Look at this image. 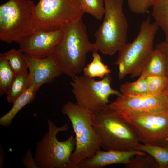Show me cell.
I'll return each mask as SVG.
<instances>
[{
  "mask_svg": "<svg viewBox=\"0 0 168 168\" xmlns=\"http://www.w3.org/2000/svg\"><path fill=\"white\" fill-rule=\"evenodd\" d=\"M62 28L63 38L52 55L63 73L72 78L82 71L87 54L97 50L89 40L82 18Z\"/></svg>",
  "mask_w": 168,
  "mask_h": 168,
  "instance_id": "6da1fadb",
  "label": "cell"
},
{
  "mask_svg": "<svg viewBox=\"0 0 168 168\" xmlns=\"http://www.w3.org/2000/svg\"><path fill=\"white\" fill-rule=\"evenodd\" d=\"M70 120L75 134V149L71 156V168H76L83 160L92 156L101 147L94 127L95 114L77 102L69 101L61 109Z\"/></svg>",
  "mask_w": 168,
  "mask_h": 168,
  "instance_id": "7a4b0ae2",
  "label": "cell"
},
{
  "mask_svg": "<svg viewBox=\"0 0 168 168\" xmlns=\"http://www.w3.org/2000/svg\"><path fill=\"white\" fill-rule=\"evenodd\" d=\"M159 27L155 22H151L148 16L142 23L134 40L119 51L114 64L119 68V80L128 74L132 77L140 76L154 49V41Z\"/></svg>",
  "mask_w": 168,
  "mask_h": 168,
  "instance_id": "3957f363",
  "label": "cell"
},
{
  "mask_svg": "<svg viewBox=\"0 0 168 168\" xmlns=\"http://www.w3.org/2000/svg\"><path fill=\"white\" fill-rule=\"evenodd\" d=\"M95 115L94 127L103 149L135 150L140 143L132 126L109 107Z\"/></svg>",
  "mask_w": 168,
  "mask_h": 168,
  "instance_id": "277c9868",
  "label": "cell"
},
{
  "mask_svg": "<svg viewBox=\"0 0 168 168\" xmlns=\"http://www.w3.org/2000/svg\"><path fill=\"white\" fill-rule=\"evenodd\" d=\"M103 21L94 36V46L103 54L112 55L126 44L128 25L123 10V0H104Z\"/></svg>",
  "mask_w": 168,
  "mask_h": 168,
  "instance_id": "5b68a950",
  "label": "cell"
},
{
  "mask_svg": "<svg viewBox=\"0 0 168 168\" xmlns=\"http://www.w3.org/2000/svg\"><path fill=\"white\" fill-rule=\"evenodd\" d=\"M48 130L36 142L35 161L39 168H71L70 158L76 145L75 138L72 135L68 139L59 141L57 135L68 130L66 123L57 126L50 119L47 121Z\"/></svg>",
  "mask_w": 168,
  "mask_h": 168,
  "instance_id": "8992f818",
  "label": "cell"
},
{
  "mask_svg": "<svg viewBox=\"0 0 168 168\" xmlns=\"http://www.w3.org/2000/svg\"><path fill=\"white\" fill-rule=\"evenodd\" d=\"M79 0H39L35 7L32 26L35 31L55 30L82 18Z\"/></svg>",
  "mask_w": 168,
  "mask_h": 168,
  "instance_id": "52a82bcc",
  "label": "cell"
},
{
  "mask_svg": "<svg viewBox=\"0 0 168 168\" xmlns=\"http://www.w3.org/2000/svg\"><path fill=\"white\" fill-rule=\"evenodd\" d=\"M32 0H9L0 6V40L17 42L35 31L32 24Z\"/></svg>",
  "mask_w": 168,
  "mask_h": 168,
  "instance_id": "ba28073f",
  "label": "cell"
},
{
  "mask_svg": "<svg viewBox=\"0 0 168 168\" xmlns=\"http://www.w3.org/2000/svg\"><path fill=\"white\" fill-rule=\"evenodd\" d=\"M70 85L77 103L96 115L108 108L111 95L122 94L111 86L112 78L108 74L99 81L84 75L72 77Z\"/></svg>",
  "mask_w": 168,
  "mask_h": 168,
  "instance_id": "9c48e42d",
  "label": "cell"
},
{
  "mask_svg": "<svg viewBox=\"0 0 168 168\" xmlns=\"http://www.w3.org/2000/svg\"><path fill=\"white\" fill-rule=\"evenodd\" d=\"M117 113L132 126L142 144L168 147V110L140 114Z\"/></svg>",
  "mask_w": 168,
  "mask_h": 168,
  "instance_id": "30bf717a",
  "label": "cell"
},
{
  "mask_svg": "<svg viewBox=\"0 0 168 168\" xmlns=\"http://www.w3.org/2000/svg\"><path fill=\"white\" fill-rule=\"evenodd\" d=\"M110 109L119 114H140L168 110L163 92L156 95L138 96L122 95L108 105Z\"/></svg>",
  "mask_w": 168,
  "mask_h": 168,
  "instance_id": "8fae6325",
  "label": "cell"
},
{
  "mask_svg": "<svg viewBox=\"0 0 168 168\" xmlns=\"http://www.w3.org/2000/svg\"><path fill=\"white\" fill-rule=\"evenodd\" d=\"M63 36L62 28L54 31H36L17 42L26 55L44 58L51 55Z\"/></svg>",
  "mask_w": 168,
  "mask_h": 168,
  "instance_id": "7c38bea8",
  "label": "cell"
},
{
  "mask_svg": "<svg viewBox=\"0 0 168 168\" xmlns=\"http://www.w3.org/2000/svg\"><path fill=\"white\" fill-rule=\"evenodd\" d=\"M24 55L29 70L28 88L34 85L39 88L43 84H50L63 73L52 55L44 58L32 57L24 54Z\"/></svg>",
  "mask_w": 168,
  "mask_h": 168,
  "instance_id": "4fadbf2b",
  "label": "cell"
},
{
  "mask_svg": "<svg viewBox=\"0 0 168 168\" xmlns=\"http://www.w3.org/2000/svg\"><path fill=\"white\" fill-rule=\"evenodd\" d=\"M146 153L136 150L127 151L115 150H97L92 156L86 159L77 166L76 168H102L108 165L128 163L137 155Z\"/></svg>",
  "mask_w": 168,
  "mask_h": 168,
  "instance_id": "5bb4252c",
  "label": "cell"
},
{
  "mask_svg": "<svg viewBox=\"0 0 168 168\" xmlns=\"http://www.w3.org/2000/svg\"><path fill=\"white\" fill-rule=\"evenodd\" d=\"M39 89L34 85L27 88L13 102L11 109L0 118V124L5 127L9 126L19 111L34 100Z\"/></svg>",
  "mask_w": 168,
  "mask_h": 168,
  "instance_id": "9a60e30c",
  "label": "cell"
},
{
  "mask_svg": "<svg viewBox=\"0 0 168 168\" xmlns=\"http://www.w3.org/2000/svg\"><path fill=\"white\" fill-rule=\"evenodd\" d=\"M166 62L164 56L160 50L155 48L140 75L145 77L151 75L166 76Z\"/></svg>",
  "mask_w": 168,
  "mask_h": 168,
  "instance_id": "2e32d148",
  "label": "cell"
},
{
  "mask_svg": "<svg viewBox=\"0 0 168 168\" xmlns=\"http://www.w3.org/2000/svg\"><path fill=\"white\" fill-rule=\"evenodd\" d=\"M152 15L168 41V0H156L152 6Z\"/></svg>",
  "mask_w": 168,
  "mask_h": 168,
  "instance_id": "e0dca14e",
  "label": "cell"
},
{
  "mask_svg": "<svg viewBox=\"0 0 168 168\" xmlns=\"http://www.w3.org/2000/svg\"><path fill=\"white\" fill-rule=\"evenodd\" d=\"M28 75L27 69L15 75L7 94L8 102L13 104L28 88Z\"/></svg>",
  "mask_w": 168,
  "mask_h": 168,
  "instance_id": "ac0fdd59",
  "label": "cell"
},
{
  "mask_svg": "<svg viewBox=\"0 0 168 168\" xmlns=\"http://www.w3.org/2000/svg\"><path fill=\"white\" fill-rule=\"evenodd\" d=\"M92 56L91 62L83 69L84 75L90 78L98 77L102 79L111 73L108 66L102 62L97 51L92 52Z\"/></svg>",
  "mask_w": 168,
  "mask_h": 168,
  "instance_id": "d6986e66",
  "label": "cell"
},
{
  "mask_svg": "<svg viewBox=\"0 0 168 168\" xmlns=\"http://www.w3.org/2000/svg\"><path fill=\"white\" fill-rule=\"evenodd\" d=\"M135 150L144 152L153 157L159 168L168 166V147L140 143Z\"/></svg>",
  "mask_w": 168,
  "mask_h": 168,
  "instance_id": "ffe728a7",
  "label": "cell"
},
{
  "mask_svg": "<svg viewBox=\"0 0 168 168\" xmlns=\"http://www.w3.org/2000/svg\"><path fill=\"white\" fill-rule=\"evenodd\" d=\"M15 74L4 53H0V96L7 94Z\"/></svg>",
  "mask_w": 168,
  "mask_h": 168,
  "instance_id": "44dd1931",
  "label": "cell"
},
{
  "mask_svg": "<svg viewBox=\"0 0 168 168\" xmlns=\"http://www.w3.org/2000/svg\"><path fill=\"white\" fill-rule=\"evenodd\" d=\"M120 92L125 96H138L149 94L146 77L140 75L136 81L121 84Z\"/></svg>",
  "mask_w": 168,
  "mask_h": 168,
  "instance_id": "7402d4cb",
  "label": "cell"
},
{
  "mask_svg": "<svg viewBox=\"0 0 168 168\" xmlns=\"http://www.w3.org/2000/svg\"><path fill=\"white\" fill-rule=\"evenodd\" d=\"M4 53L15 75L27 69L28 65L24 54L20 49H12Z\"/></svg>",
  "mask_w": 168,
  "mask_h": 168,
  "instance_id": "603a6c76",
  "label": "cell"
},
{
  "mask_svg": "<svg viewBox=\"0 0 168 168\" xmlns=\"http://www.w3.org/2000/svg\"><path fill=\"white\" fill-rule=\"evenodd\" d=\"M81 10L84 13L91 15L98 20L104 15V0H79Z\"/></svg>",
  "mask_w": 168,
  "mask_h": 168,
  "instance_id": "cb8c5ba5",
  "label": "cell"
},
{
  "mask_svg": "<svg viewBox=\"0 0 168 168\" xmlns=\"http://www.w3.org/2000/svg\"><path fill=\"white\" fill-rule=\"evenodd\" d=\"M145 154L137 155L133 157L127 164L125 165L126 168H159L158 165L154 158Z\"/></svg>",
  "mask_w": 168,
  "mask_h": 168,
  "instance_id": "d4e9b609",
  "label": "cell"
},
{
  "mask_svg": "<svg viewBox=\"0 0 168 168\" xmlns=\"http://www.w3.org/2000/svg\"><path fill=\"white\" fill-rule=\"evenodd\" d=\"M149 94L156 95L163 92L166 82V77L151 75L146 77Z\"/></svg>",
  "mask_w": 168,
  "mask_h": 168,
  "instance_id": "484cf974",
  "label": "cell"
},
{
  "mask_svg": "<svg viewBox=\"0 0 168 168\" xmlns=\"http://www.w3.org/2000/svg\"><path fill=\"white\" fill-rule=\"evenodd\" d=\"M128 7L133 13L138 14L146 13L152 7L156 0H127Z\"/></svg>",
  "mask_w": 168,
  "mask_h": 168,
  "instance_id": "4316f807",
  "label": "cell"
},
{
  "mask_svg": "<svg viewBox=\"0 0 168 168\" xmlns=\"http://www.w3.org/2000/svg\"><path fill=\"white\" fill-rule=\"evenodd\" d=\"M22 162L26 168H39L29 149L26 150V154L22 159Z\"/></svg>",
  "mask_w": 168,
  "mask_h": 168,
  "instance_id": "83f0119b",
  "label": "cell"
},
{
  "mask_svg": "<svg viewBox=\"0 0 168 168\" xmlns=\"http://www.w3.org/2000/svg\"><path fill=\"white\" fill-rule=\"evenodd\" d=\"M155 48L160 50L165 58L167 65L166 76L168 73V41H165L157 44Z\"/></svg>",
  "mask_w": 168,
  "mask_h": 168,
  "instance_id": "f1b7e54d",
  "label": "cell"
},
{
  "mask_svg": "<svg viewBox=\"0 0 168 168\" xmlns=\"http://www.w3.org/2000/svg\"><path fill=\"white\" fill-rule=\"evenodd\" d=\"M5 157L4 151L2 146L0 144V168H3L4 160Z\"/></svg>",
  "mask_w": 168,
  "mask_h": 168,
  "instance_id": "f546056e",
  "label": "cell"
},
{
  "mask_svg": "<svg viewBox=\"0 0 168 168\" xmlns=\"http://www.w3.org/2000/svg\"><path fill=\"white\" fill-rule=\"evenodd\" d=\"M166 82L164 89V91L168 92V73L166 76Z\"/></svg>",
  "mask_w": 168,
  "mask_h": 168,
  "instance_id": "4dcf8cb0",
  "label": "cell"
},
{
  "mask_svg": "<svg viewBox=\"0 0 168 168\" xmlns=\"http://www.w3.org/2000/svg\"><path fill=\"white\" fill-rule=\"evenodd\" d=\"M163 93L167 103L168 105V92L164 91Z\"/></svg>",
  "mask_w": 168,
  "mask_h": 168,
  "instance_id": "1f68e13d",
  "label": "cell"
},
{
  "mask_svg": "<svg viewBox=\"0 0 168 168\" xmlns=\"http://www.w3.org/2000/svg\"><path fill=\"white\" fill-rule=\"evenodd\" d=\"M166 168H168V166H167Z\"/></svg>",
  "mask_w": 168,
  "mask_h": 168,
  "instance_id": "d6a6232c",
  "label": "cell"
}]
</instances>
